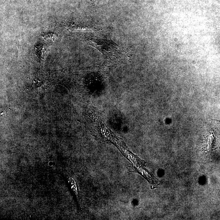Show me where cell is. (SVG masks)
<instances>
[{
  "mask_svg": "<svg viewBox=\"0 0 220 220\" xmlns=\"http://www.w3.org/2000/svg\"><path fill=\"white\" fill-rule=\"evenodd\" d=\"M57 35L52 33H47L42 35V38L48 42H54L57 38Z\"/></svg>",
  "mask_w": 220,
  "mask_h": 220,
  "instance_id": "obj_2",
  "label": "cell"
},
{
  "mask_svg": "<svg viewBox=\"0 0 220 220\" xmlns=\"http://www.w3.org/2000/svg\"><path fill=\"white\" fill-rule=\"evenodd\" d=\"M35 49H36V51L37 52V54L40 55V56H43L45 52V49L44 47L40 45H37L35 46Z\"/></svg>",
  "mask_w": 220,
  "mask_h": 220,
  "instance_id": "obj_4",
  "label": "cell"
},
{
  "mask_svg": "<svg viewBox=\"0 0 220 220\" xmlns=\"http://www.w3.org/2000/svg\"><path fill=\"white\" fill-rule=\"evenodd\" d=\"M89 44L95 48L107 59L113 61H119L126 58L127 52L112 40L87 38Z\"/></svg>",
  "mask_w": 220,
  "mask_h": 220,
  "instance_id": "obj_1",
  "label": "cell"
},
{
  "mask_svg": "<svg viewBox=\"0 0 220 220\" xmlns=\"http://www.w3.org/2000/svg\"><path fill=\"white\" fill-rule=\"evenodd\" d=\"M95 1L96 0H91L93 4H94V3H95Z\"/></svg>",
  "mask_w": 220,
  "mask_h": 220,
  "instance_id": "obj_5",
  "label": "cell"
},
{
  "mask_svg": "<svg viewBox=\"0 0 220 220\" xmlns=\"http://www.w3.org/2000/svg\"><path fill=\"white\" fill-rule=\"evenodd\" d=\"M215 139L214 133L211 131V133L208 137V149H212L214 144Z\"/></svg>",
  "mask_w": 220,
  "mask_h": 220,
  "instance_id": "obj_3",
  "label": "cell"
}]
</instances>
